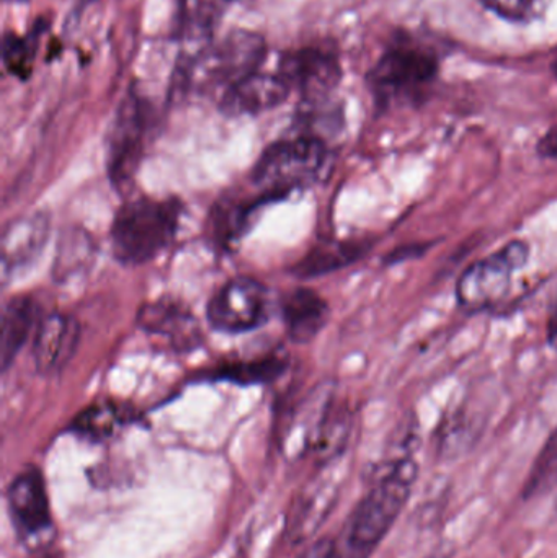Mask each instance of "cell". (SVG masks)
I'll return each mask as SVG.
<instances>
[{
	"label": "cell",
	"mask_w": 557,
	"mask_h": 558,
	"mask_svg": "<svg viewBox=\"0 0 557 558\" xmlns=\"http://www.w3.org/2000/svg\"><path fill=\"white\" fill-rule=\"evenodd\" d=\"M417 472L411 456L386 462L382 477L360 501L336 541L332 558H370L375 553L404 510Z\"/></svg>",
	"instance_id": "obj_1"
},
{
	"label": "cell",
	"mask_w": 557,
	"mask_h": 558,
	"mask_svg": "<svg viewBox=\"0 0 557 558\" xmlns=\"http://www.w3.org/2000/svg\"><path fill=\"white\" fill-rule=\"evenodd\" d=\"M48 235L49 219L41 213L10 222L2 235L3 279L15 277L32 267L45 251Z\"/></svg>",
	"instance_id": "obj_14"
},
{
	"label": "cell",
	"mask_w": 557,
	"mask_h": 558,
	"mask_svg": "<svg viewBox=\"0 0 557 558\" xmlns=\"http://www.w3.org/2000/svg\"><path fill=\"white\" fill-rule=\"evenodd\" d=\"M136 322L144 333L162 338L180 353L195 350L202 343V330L195 315L173 299H159L143 305Z\"/></svg>",
	"instance_id": "obj_13"
},
{
	"label": "cell",
	"mask_w": 557,
	"mask_h": 558,
	"mask_svg": "<svg viewBox=\"0 0 557 558\" xmlns=\"http://www.w3.org/2000/svg\"><path fill=\"white\" fill-rule=\"evenodd\" d=\"M278 72L313 107L327 100L342 78L339 54L326 46L288 52L281 58Z\"/></svg>",
	"instance_id": "obj_10"
},
{
	"label": "cell",
	"mask_w": 557,
	"mask_h": 558,
	"mask_svg": "<svg viewBox=\"0 0 557 558\" xmlns=\"http://www.w3.org/2000/svg\"><path fill=\"white\" fill-rule=\"evenodd\" d=\"M337 498V488L326 482H314L310 488H304L291 508L288 518V537L293 543H304L310 539L332 510Z\"/></svg>",
	"instance_id": "obj_16"
},
{
	"label": "cell",
	"mask_w": 557,
	"mask_h": 558,
	"mask_svg": "<svg viewBox=\"0 0 557 558\" xmlns=\"http://www.w3.org/2000/svg\"><path fill=\"white\" fill-rule=\"evenodd\" d=\"M36 304L28 295L12 298L3 305L2 337H0V360L2 371L7 373L16 354L22 351L35 328Z\"/></svg>",
	"instance_id": "obj_19"
},
{
	"label": "cell",
	"mask_w": 557,
	"mask_h": 558,
	"mask_svg": "<svg viewBox=\"0 0 557 558\" xmlns=\"http://www.w3.org/2000/svg\"><path fill=\"white\" fill-rule=\"evenodd\" d=\"M432 247H434V244H424V242H421V244L402 245V247L396 248V251L388 255L386 264L396 265L402 264V262L414 260V258L425 255V252L431 251Z\"/></svg>",
	"instance_id": "obj_26"
},
{
	"label": "cell",
	"mask_w": 557,
	"mask_h": 558,
	"mask_svg": "<svg viewBox=\"0 0 557 558\" xmlns=\"http://www.w3.org/2000/svg\"><path fill=\"white\" fill-rule=\"evenodd\" d=\"M553 71H555V75L557 78V56H556L555 62H553Z\"/></svg>",
	"instance_id": "obj_30"
},
{
	"label": "cell",
	"mask_w": 557,
	"mask_h": 558,
	"mask_svg": "<svg viewBox=\"0 0 557 558\" xmlns=\"http://www.w3.org/2000/svg\"><path fill=\"white\" fill-rule=\"evenodd\" d=\"M428 558H445V557L441 556V554H435V556H432V557H428Z\"/></svg>",
	"instance_id": "obj_31"
},
{
	"label": "cell",
	"mask_w": 557,
	"mask_h": 558,
	"mask_svg": "<svg viewBox=\"0 0 557 558\" xmlns=\"http://www.w3.org/2000/svg\"><path fill=\"white\" fill-rule=\"evenodd\" d=\"M123 423L124 415L120 407L101 402L88 407L77 415V418L72 422V429L85 438L104 441L113 436Z\"/></svg>",
	"instance_id": "obj_22"
},
{
	"label": "cell",
	"mask_w": 557,
	"mask_h": 558,
	"mask_svg": "<svg viewBox=\"0 0 557 558\" xmlns=\"http://www.w3.org/2000/svg\"><path fill=\"white\" fill-rule=\"evenodd\" d=\"M536 150L545 159H557V124L540 140Z\"/></svg>",
	"instance_id": "obj_28"
},
{
	"label": "cell",
	"mask_w": 557,
	"mask_h": 558,
	"mask_svg": "<svg viewBox=\"0 0 557 558\" xmlns=\"http://www.w3.org/2000/svg\"><path fill=\"white\" fill-rule=\"evenodd\" d=\"M268 203L264 196L255 199H225L213 213V235L221 247H229L244 234L252 216Z\"/></svg>",
	"instance_id": "obj_20"
},
{
	"label": "cell",
	"mask_w": 557,
	"mask_h": 558,
	"mask_svg": "<svg viewBox=\"0 0 557 558\" xmlns=\"http://www.w3.org/2000/svg\"><path fill=\"white\" fill-rule=\"evenodd\" d=\"M332 166V154L317 134L281 140L262 153L252 170V183L268 203L320 182Z\"/></svg>",
	"instance_id": "obj_4"
},
{
	"label": "cell",
	"mask_w": 557,
	"mask_h": 558,
	"mask_svg": "<svg viewBox=\"0 0 557 558\" xmlns=\"http://www.w3.org/2000/svg\"><path fill=\"white\" fill-rule=\"evenodd\" d=\"M288 363L277 354L258 360L238 361L213 371V380L238 384V386H267L283 376Z\"/></svg>",
	"instance_id": "obj_21"
},
{
	"label": "cell",
	"mask_w": 557,
	"mask_h": 558,
	"mask_svg": "<svg viewBox=\"0 0 557 558\" xmlns=\"http://www.w3.org/2000/svg\"><path fill=\"white\" fill-rule=\"evenodd\" d=\"M546 330H548L549 344L557 351V298L555 304H553L552 312H549Z\"/></svg>",
	"instance_id": "obj_29"
},
{
	"label": "cell",
	"mask_w": 557,
	"mask_h": 558,
	"mask_svg": "<svg viewBox=\"0 0 557 558\" xmlns=\"http://www.w3.org/2000/svg\"><path fill=\"white\" fill-rule=\"evenodd\" d=\"M365 241H327L307 252L293 268L296 278H319L355 264L368 252Z\"/></svg>",
	"instance_id": "obj_18"
},
{
	"label": "cell",
	"mask_w": 557,
	"mask_h": 558,
	"mask_svg": "<svg viewBox=\"0 0 557 558\" xmlns=\"http://www.w3.org/2000/svg\"><path fill=\"white\" fill-rule=\"evenodd\" d=\"M81 341V325L72 315L55 314L46 315L33 338V363L36 371L43 376H55L61 373L72 357Z\"/></svg>",
	"instance_id": "obj_12"
},
{
	"label": "cell",
	"mask_w": 557,
	"mask_h": 558,
	"mask_svg": "<svg viewBox=\"0 0 557 558\" xmlns=\"http://www.w3.org/2000/svg\"><path fill=\"white\" fill-rule=\"evenodd\" d=\"M487 9L512 22H529L545 7V0H481Z\"/></svg>",
	"instance_id": "obj_25"
},
{
	"label": "cell",
	"mask_w": 557,
	"mask_h": 558,
	"mask_svg": "<svg viewBox=\"0 0 557 558\" xmlns=\"http://www.w3.org/2000/svg\"><path fill=\"white\" fill-rule=\"evenodd\" d=\"M182 209V203L175 198H136L124 203L111 225L114 258L128 267L149 264L172 244Z\"/></svg>",
	"instance_id": "obj_3"
},
{
	"label": "cell",
	"mask_w": 557,
	"mask_h": 558,
	"mask_svg": "<svg viewBox=\"0 0 557 558\" xmlns=\"http://www.w3.org/2000/svg\"><path fill=\"white\" fill-rule=\"evenodd\" d=\"M177 36L189 45H202L211 39L222 16L235 0H175Z\"/></svg>",
	"instance_id": "obj_17"
},
{
	"label": "cell",
	"mask_w": 557,
	"mask_h": 558,
	"mask_svg": "<svg viewBox=\"0 0 557 558\" xmlns=\"http://www.w3.org/2000/svg\"><path fill=\"white\" fill-rule=\"evenodd\" d=\"M265 54L267 48L261 35L235 29L196 51L183 69V88L193 94H225L235 82L258 71Z\"/></svg>",
	"instance_id": "obj_5"
},
{
	"label": "cell",
	"mask_w": 557,
	"mask_h": 558,
	"mask_svg": "<svg viewBox=\"0 0 557 558\" xmlns=\"http://www.w3.org/2000/svg\"><path fill=\"white\" fill-rule=\"evenodd\" d=\"M530 247L523 241H510L489 257L471 264L457 282V301L470 312L486 311L499 304L517 271L525 267Z\"/></svg>",
	"instance_id": "obj_6"
},
{
	"label": "cell",
	"mask_w": 557,
	"mask_h": 558,
	"mask_svg": "<svg viewBox=\"0 0 557 558\" xmlns=\"http://www.w3.org/2000/svg\"><path fill=\"white\" fill-rule=\"evenodd\" d=\"M35 38L7 36L3 41V62L12 74L25 78L35 58Z\"/></svg>",
	"instance_id": "obj_24"
},
{
	"label": "cell",
	"mask_w": 557,
	"mask_h": 558,
	"mask_svg": "<svg viewBox=\"0 0 557 558\" xmlns=\"http://www.w3.org/2000/svg\"><path fill=\"white\" fill-rule=\"evenodd\" d=\"M557 487V426L546 439L538 458L533 462L532 471L523 485L522 497L525 500L545 497Z\"/></svg>",
	"instance_id": "obj_23"
},
{
	"label": "cell",
	"mask_w": 557,
	"mask_h": 558,
	"mask_svg": "<svg viewBox=\"0 0 557 558\" xmlns=\"http://www.w3.org/2000/svg\"><path fill=\"white\" fill-rule=\"evenodd\" d=\"M280 308L287 335L293 343H311L329 322V304L313 289H291L281 299Z\"/></svg>",
	"instance_id": "obj_15"
},
{
	"label": "cell",
	"mask_w": 557,
	"mask_h": 558,
	"mask_svg": "<svg viewBox=\"0 0 557 558\" xmlns=\"http://www.w3.org/2000/svg\"><path fill=\"white\" fill-rule=\"evenodd\" d=\"M270 294L254 278H234L221 286L209 299L206 317L221 333H245L268 320Z\"/></svg>",
	"instance_id": "obj_8"
},
{
	"label": "cell",
	"mask_w": 557,
	"mask_h": 558,
	"mask_svg": "<svg viewBox=\"0 0 557 558\" xmlns=\"http://www.w3.org/2000/svg\"><path fill=\"white\" fill-rule=\"evenodd\" d=\"M10 518L23 544L39 549L52 533L51 507L41 472L26 468L13 478L7 494Z\"/></svg>",
	"instance_id": "obj_9"
},
{
	"label": "cell",
	"mask_w": 557,
	"mask_h": 558,
	"mask_svg": "<svg viewBox=\"0 0 557 558\" xmlns=\"http://www.w3.org/2000/svg\"><path fill=\"white\" fill-rule=\"evenodd\" d=\"M334 546H336V541L323 537V539L316 541L313 546L304 549L298 558H332Z\"/></svg>",
	"instance_id": "obj_27"
},
{
	"label": "cell",
	"mask_w": 557,
	"mask_h": 558,
	"mask_svg": "<svg viewBox=\"0 0 557 558\" xmlns=\"http://www.w3.org/2000/svg\"><path fill=\"white\" fill-rule=\"evenodd\" d=\"M291 85L280 72H252L221 95V111L228 117H255L274 110L290 97Z\"/></svg>",
	"instance_id": "obj_11"
},
{
	"label": "cell",
	"mask_w": 557,
	"mask_h": 558,
	"mask_svg": "<svg viewBox=\"0 0 557 558\" xmlns=\"http://www.w3.org/2000/svg\"><path fill=\"white\" fill-rule=\"evenodd\" d=\"M149 110L141 98L130 95L118 110L108 140L107 173L114 189L124 190L136 179L149 134Z\"/></svg>",
	"instance_id": "obj_7"
},
{
	"label": "cell",
	"mask_w": 557,
	"mask_h": 558,
	"mask_svg": "<svg viewBox=\"0 0 557 558\" xmlns=\"http://www.w3.org/2000/svg\"><path fill=\"white\" fill-rule=\"evenodd\" d=\"M440 71V58L434 46L411 35L392 39L366 75L378 110L422 104Z\"/></svg>",
	"instance_id": "obj_2"
}]
</instances>
